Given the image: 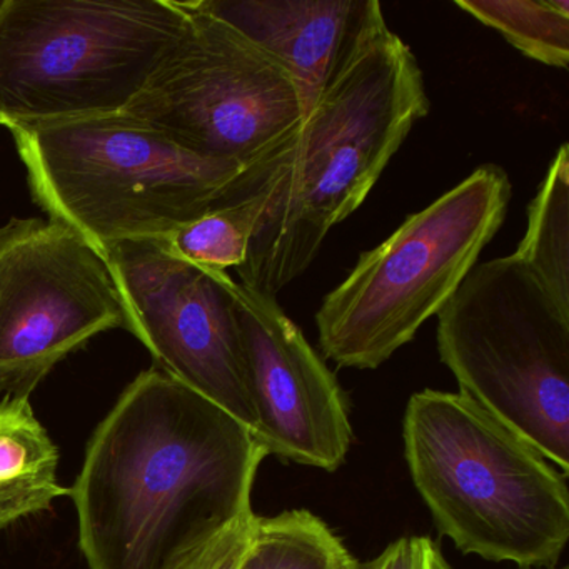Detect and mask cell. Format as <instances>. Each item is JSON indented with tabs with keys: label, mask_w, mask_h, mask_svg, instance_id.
Listing matches in <instances>:
<instances>
[{
	"label": "cell",
	"mask_w": 569,
	"mask_h": 569,
	"mask_svg": "<svg viewBox=\"0 0 569 569\" xmlns=\"http://www.w3.org/2000/svg\"><path fill=\"white\" fill-rule=\"evenodd\" d=\"M268 458L254 432L159 368L98 426L69 489L89 569H182L252 509Z\"/></svg>",
	"instance_id": "cell-1"
},
{
	"label": "cell",
	"mask_w": 569,
	"mask_h": 569,
	"mask_svg": "<svg viewBox=\"0 0 569 569\" xmlns=\"http://www.w3.org/2000/svg\"><path fill=\"white\" fill-rule=\"evenodd\" d=\"M429 109L412 49L389 29L378 0H368L309 118L248 169L229 202L254 212L239 282L276 298L305 274Z\"/></svg>",
	"instance_id": "cell-2"
},
{
	"label": "cell",
	"mask_w": 569,
	"mask_h": 569,
	"mask_svg": "<svg viewBox=\"0 0 569 569\" xmlns=\"http://www.w3.org/2000/svg\"><path fill=\"white\" fill-rule=\"evenodd\" d=\"M402 441L416 491L462 555L558 566L569 542L568 476L461 392L409 398Z\"/></svg>",
	"instance_id": "cell-3"
},
{
	"label": "cell",
	"mask_w": 569,
	"mask_h": 569,
	"mask_svg": "<svg viewBox=\"0 0 569 569\" xmlns=\"http://www.w3.org/2000/svg\"><path fill=\"white\" fill-rule=\"evenodd\" d=\"M11 132L36 204L99 252L166 238L229 204L249 169L184 151L124 112Z\"/></svg>",
	"instance_id": "cell-4"
},
{
	"label": "cell",
	"mask_w": 569,
	"mask_h": 569,
	"mask_svg": "<svg viewBox=\"0 0 569 569\" xmlns=\"http://www.w3.org/2000/svg\"><path fill=\"white\" fill-rule=\"evenodd\" d=\"M188 26L179 0H6L0 126L121 114Z\"/></svg>",
	"instance_id": "cell-5"
},
{
	"label": "cell",
	"mask_w": 569,
	"mask_h": 569,
	"mask_svg": "<svg viewBox=\"0 0 569 569\" xmlns=\"http://www.w3.org/2000/svg\"><path fill=\"white\" fill-rule=\"evenodd\" d=\"M512 186L482 164L359 256L316 312L319 348L339 368L378 369L438 315L505 224Z\"/></svg>",
	"instance_id": "cell-6"
},
{
	"label": "cell",
	"mask_w": 569,
	"mask_h": 569,
	"mask_svg": "<svg viewBox=\"0 0 569 569\" xmlns=\"http://www.w3.org/2000/svg\"><path fill=\"white\" fill-rule=\"evenodd\" d=\"M459 392L569 478V316L515 254L478 262L436 315Z\"/></svg>",
	"instance_id": "cell-7"
},
{
	"label": "cell",
	"mask_w": 569,
	"mask_h": 569,
	"mask_svg": "<svg viewBox=\"0 0 569 569\" xmlns=\"http://www.w3.org/2000/svg\"><path fill=\"white\" fill-rule=\"evenodd\" d=\"M188 31L124 114L184 151L251 168L302 124L291 78L221 19L179 2Z\"/></svg>",
	"instance_id": "cell-8"
},
{
	"label": "cell",
	"mask_w": 569,
	"mask_h": 569,
	"mask_svg": "<svg viewBox=\"0 0 569 569\" xmlns=\"http://www.w3.org/2000/svg\"><path fill=\"white\" fill-rule=\"evenodd\" d=\"M129 328L104 256L59 222L0 228V395L29 396L89 339Z\"/></svg>",
	"instance_id": "cell-9"
},
{
	"label": "cell",
	"mask_w": 569,
	"mask_h": 569,
	"mask_svg": "<svg viewBox=\"0 0 569 569\" xmlns=\"http://www.w3.org/2000/svg\"><path fill=\"white\" fill-rule=\"evenodd\" d=\"M128 311V331L156 368L214 402L256 435L234 279L178 258L162 238L101 249Z\"/></svg>",
	"instance_id": "cell-10"
},
{
	"label": "cell",
	"mask_w": 569,
	"mask_h": 569,
	"mask_svg": "<svg viewBox=\"0 0 569 569\" xmlns=\"http://www.w3.org/2000/svg\"><path fill=\"white\" fill-rule=\"evenodd\" d=\"M256 438L266 455L335 472L352 442L349 402L325 359L274 296L234 281Z\"/></svg>",
	"instance_id": "cell-11"
},
{
	"label": "cell",
	"mask_w": 569,
	"mask_h": 569,
	"mask_svg": "<svg viewBox=\"0 0 569 569\" xmlns=\"http://www.w3.org/2000/svg\"><path fill=\"white\" fill-rule=\"evenodd\" d=\"M368 0H194L291 78L302 122L321 98Z\"/></svg>",
	"instance_id": "cell-12"
},
{
	"label": "cell",
	"mask_w": 569,
	"mask_h": 569,
	"mask_svg": "<svg viewBox=\"0 0 569 569\" xmlns=\"http://www.w3.org/2000/svg\"><path fill=\"white\" fill-rule=\"evenodd\" d=\"M59 451L29 396L0 402V531L69 496L58 481Z\"/></svg>",
	"instance_id": "cell-13"
},
{
	"label": "cell",
	"mask_w": 569,
	"mask_h": 569,
	"mask_svg": "<svg viewBox=\"0 0 569 569\" xmlns=\"http://www.w3.org/2000/svg\"><path fill=\"white\" fill-rule=\"evenodd\" d=\"M569 316V148L561 144L528 208L515 252Z\"/></svg>",
	"instance_id": "cell-14"
},
{
	"label": "cell",
	"mask_w": 569,
	"mask_h": 569,
	"mask_svg": "<svg viewBox=\"0 0 569 569\" xmlns=\"http://www.w3.org/2000/svg\"><path fill=\"white\" fill-rule=\"evenodd\" d=\"M341 536L309 509L256 518L241 569H361Z\"/></svg>",
	"instance_id": "cell-15"
},
{
	"label": "cell",
	"mask_w": 569,
	"mask_h": 569,
	"mask_svg": "<svg viewBox=\"0 0 569 569\" xmlns=\"http://www.w3.org/2000/svg\"><path fill=\"white\" fill-rule=\"evenodd\" d=\"M455 4L499 32L526 58L568 69L569 0H456Z\"/></svg>",
	"instance_id": "cell-16"
},
{
	"label": "cell",
	"mask_w": 569,
	"mask_h": 569,
	"mask_svg": "<svg viewBox=\"0 0 569 569\" xmlns=\"http://www.w3.org/2000/svg\"><path fill=\"white\" fill-rule=\"evenodd\" d=\"M254 231V212L248 202L212 209L166 236L171 251L186 262L228 272L244 266Z\"/></svg>",
	"instance_id": "cell-17"
},
{
	"label": "cell",
	"mask_w": 569,
	"mask_h": 569,
	"mask_svg": "<svg viewBox=\"0 0 569 569\" xmlns=\"http://www.w3.org/2000/svg\"><path fill=\"white\" fill-rule=\"evenodd\" d=\"M256 518L251 509L219 528L182 569H241L254 536Z\"/></svg>",
	"instance_id": "cell-18"
},
{
	"label": "cell",
	"mask_w": 569,
	"mask_h": 569,
	"mask_svg": "<svg viewBox=\"0 0 569 569\" xmlns=\"http://www.w3.org/2000/svg\"><path fill=\"white\" fill-rule=\"evenodd\" d=\"M361 569H452L441 546L429 536H402Z\"/></svg>",
	"instance_id": "cell-19"
},
{
	"label": "cell",
	"mask_w": 569,
	"mask_h": 569,
	"mask_svg": "<svg viewBox=\"0 0 569 569\" xmlns=\"http://www.w3.org/2000/svg\"><path fill=\"white\" fill-rule=\"evenodd\" d=\"M548 569H569V566H555V568H548Z\"/></svg>",
	"instance_id": "cell-20"
},
{
	"label": "cell",
	"mask_w": 569,
	"mask_h": 569,
	"mask_svg": "<svg viewBox=\"0 0 569 569\" xmlns=\"http://www.w3.org/2000/svg\"><path fill=\"white\" fill-rule=\"evenodd\" d=\"M4 6H6V0H0V11H2V9H4Z\"/></svg>",
	"instance_id": "cell-21"
}]
</instances>
